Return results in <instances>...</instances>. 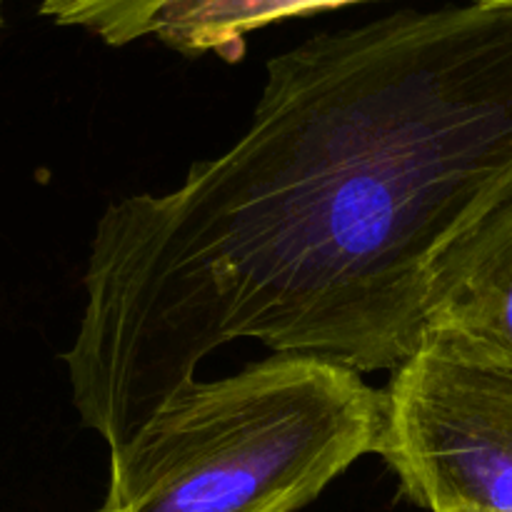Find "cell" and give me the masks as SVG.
Listing matches in <instances>:
<instances>
[{
  "instance_id": "cell-3",
  "label": "cell",
  "mask_w": 512,
  "mask_h": 512,
  "mask_svg": "<svg viewBox=\"0 0 512 512\" xmlns=\"http://www.w3.org/2000/svg\"><path fill=\"white\" fill-rule=\"evenodd\" d=\"M380 458L433 512H512V363L428 330L385 388Z\"/></svg>"
},
{
  "instance_id": "cell-4",
  "label": "cell",
  "mask_w": 512,
  "mask_h": 512,
  "mask_svg": "<svg viewBox=\"0 0 512 512\" xmlns=\"http://www.w3.org/2000/svg\"><path fill=\"white\" fill-rule=\"evenodd\" d=\"M428 330L460 335L512 363V193L443 258L428 295Z\"/></svg>"
},
{
  "instance_id": "cell-9",
  "label": "cell",
  "mask_w": 512,
  "mask_h": 512,
  "mask_svg": "<svg viewBox=\"0 0 512 512\" xmlns=\"http://www.w3.org/2000/svg\"><path fill=\"white\" fill-rule=\"evenodd\" d=\"M3 5H5V0H0V25H3Z\"/></svg>"
},
{
  "instance_id": "cell-2",
  "label": "cell",
  "mask_w": 512,
  "mask_h": 512,
  "mask_svg": "<svg viewBox=\"0 0 512 512\" xmlns=\"http://www.w3.org/2000/svg\"><path fill=\"white\" fill-rule=\"evenodd\" d=\"M388 398L360 373L275 355L193 380L110 448L95 512H295L383 453Z\"/></svg>"
},
{
  "instance_id": "cell-6",
  "label": "cell",
  "mask_w": 512,
  "mask_h": 512,
  "mask_svg": "<svg viewBox=\"0 0 512 512\" xmlns=\"http://www.w3.org/2000/svg\"><path fill=\"white\" fill-rule=\"evenodd\" d=\"M165 0H43L40 15L60 28H80L105 45L123 48L148 38L153 15Z\"/></svg>"
},
{
  "instance_id": "cell-1",
  "label": "cell",
  "mask_w": 512,
  "mask_h": 512,
  "mask_svg": "<svg viewBox=\"0 0 512 512\" xmlns=\"http://www.w3.org/2000/svg\"><path fill=\"white\" fill-rule=\"evenodd\" d=\"M512 193V3L398 10L265 65L248 130L95 225L65 350L110 448L213 350L398 370L453 245Z\"/></svg>"
},
{
  "instance_id": "cell-7",
  "label": "cell",
  "mask_w": 512,
  "mask_h": 512,
  "mask_svg": "<svg viewBox=\"0 0 512 512\" xmlns=\"http://www.w3.org/2000/svg\"><path fill=\"white\" fill-rule=\"evenodd\" d=\"M473 3H483V5H505V3H512V0H473Z\"/></svg>"
},
{
  "instance_id": "cell-5",
  "label": "cell",
  "mask_w": 512,
  "mask_h": 512,
  "mask_svg": "<svg viewBox=\"0 0 512 512\" xmlns=\"http://www.w3.org/2000/svg\"><path fill=\"white\" fill-rule=\"evenodd\" d=\"M353 3L363 0H165L150 20L148 38L190 58L218 55L235 63L255 30Z\"/></svg>"
},
{
  "instance_id": "cell-8",
  "label": "cell",
  "mask_w": 512,
  "mask_h": 512,
  "mask_svg": "<svg viewBox=\"0 0 512 512\" xmlns=\"http://www.w3.org/2000/svg\"><path fill=\"white\" fill-rule=\"evenodd\" d=\"M443 512H480V510H468V508H453V510H443Z\"/></svg>"
}]
</instances>
